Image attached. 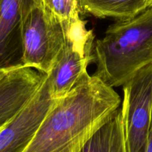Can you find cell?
<instances>
[{"mask_svg":"<svg viewBox=\"0 0 152 152\" xmlns=\"http://www.w3.org/2000/svg\"><path fill=\"white\" fill-rule=\"evenodd\" d=\"M86 25L87 22L81 20L64 31V47L48 75L49 93L55 100L66 96L88 73L95 36Z\"/></svg>","mask_w":152,"mask_h":152,"instance_id":"cell-4","label":"cell"},{"mask_svg":"<svg viewBox=\"0 0 152 152\" xmlns=\"http://www.w3.org/2000/svg\"><path fill=\"white\" fill-rule=\"evenodd\" d=\"M55 102L49 93L47 75L27 106L0 131V152H21Z\"/></svg>","mask_w":152,"mask_h":152,"instance_id":"cell-7","label":"cell"},{"mask_svg":"<svg viewBox=\"0 0 152 152\" xmlns=\"http://www.w3.org/2000/svg\"><path fill=\"white\" fill-rule=\"evenodd\" d=\"M151 7H152V5H151Z\"/></svg>","mask_w":152,"mask_h":152,"instance_id":"cell-14","label":"cell"},{"mask_svg":"<svg viewBox=\"0 0 152 152\" xmlns=\"http://www.w3.org/2000/svg\"><path fill=\"white\" fill-rule=\"evenodd\" d=\"M43 2L59 22L63 31L81 20L79 0H43Z\"/></svg>","mask_w":152,"mask_h":152,"instance_id":"cell-11","label":"cell"},{"mask_svg":"<svg viewBox=\"0 0 152 152\" xmlns=\"http://www.w3.org/2000/svg\"><path fill=\"white\" fill-rule=\"evenodd\" d=\"M20 31V64L49 75L64 47L65 37L62 26L43 0H28Z\"/></svg>","mask_w":152,"mask_h":152,"instance_id":"cell-3","label":"cell"},{"mask_svg":"<svg viewBox=\"0 0 152 152\" xmlns=\"http://www.w3.org/2000/svg\"><path fill=\"white\" fill-rule=\"evenodd\" d=\"M94 75L110 87H122L142 69L152 64V7L140 15L110 25L94 40Z\"/></svg>","mask_w":152,"mask_h":152,"instance_id":"cell-2","label":"cell"},{"mask_svg":"<svg viewBox=\"0 0 152 152\" xmlns=\"http://www.w3.org/2000/svg\"><path fill=\"white\" fill-rule=\"evenodd\" d=\"M0 2H1V0H0Z\"/></svg>","mask_w":152,"mask_h":152,"instance_id":"cell-13","label":"cell"},{"mask_svg":"<svg viewBox=\"0 0 152 152\" xmlns=\"http://www.w3.org/2000/svg\"><path fill=\"white\" fill-rule=\"evenodd\" d=\"M121 102L114 88L87 73L56 100L21 152H80Z\"/></svg>","mask_w":152,"mask_h":152,"instance_id":"cell-1","label":"cell"},{"mask_svg":"<svg viewBox=\"0 0 152 152\" xmlns=\"http://www.w3.org/2000/svg\"><path fill=\"white\" fill-rule=\"evenodd\" d=\"M47 75L22 65L0 70V131L27 106Z\"/></svg>","mask_w":152,"mask_h":152,"instance_id":"cell-6","label":"cell"},{"mask_svg":"<svg viewBox=\"0 0 152 152\" xmlns=\"http://www.w3.org/2000/svg\"><path fill=\"white\" fill-rule=\"evenodd\" d=\"M145 152H152V123L150 128V131H149L148 137L147 146H146Z\"/></svg>","mask_w":152,"mask_h":152,"instance_id":"cell-12","label":"cell"},{"mask_svg":"<svg viewBox=\"0 0 152 152\" xmlns=\"http://www.w3.org/2000/svg\"><path fill=\"white\" fill-rule=\"evenodd\" d=\"M80 152H128L120 107L94 133Z\"/></svg>","mask_w":152,"mask_h":152,"instance_id":"cell-10","label":"cell"},{"mask_svg":"<svg viewBox=\"0 0 152 152\" xmlns=\"http://www.w3.org/2000/svg\"><path fill=\"white\" fill-rule=\"evenodd\" d=\"M28 0H1L0 70L21 65L20 23Z\"/></svg>","mask_w":152,"mask_h":152,"instance_id":"cell-8","label":"cell"},{"mask_svg":"<svg viewBox=\"0 0 152 152\" xmlns=\"http://www.w3.org/2000/svg\"><path fill=\"white\" fill-rule=\"evenodd\" d=\"M122 120L128 152H145L152 123V64L122 86Z\"/></svg>","mask_w":152,"mask_h":152,"instance_id":"cell-5","label":"cell"},{"mask_svg":"<svg viewBox=\"0 0 152 152\" xmlns=\"http://www.w3.org/2000/svg\"><path fill=\"white\" fill-rule=\"evenodd\" d=\"M81 14L97 18L128 20L151 8L152 0H79Z\"/></svg>","mask_w":152,"mask_h":152,"instance_id":"cell-9","label":"cell"}]
</instances>
